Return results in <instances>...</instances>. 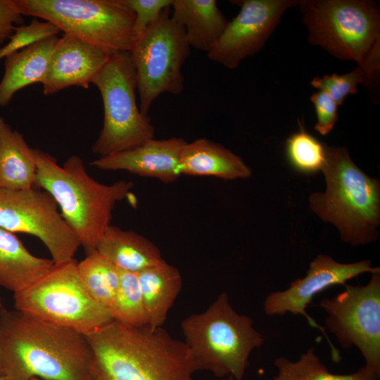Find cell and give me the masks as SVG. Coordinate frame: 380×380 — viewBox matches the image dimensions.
I'll use <instances>...</instances> for the list:
<instances>
[{"instance_id":"obj_1","label":"cell","mask_w":380,"mask_h":380,"mask_svg":"<svg viewBox=\"0 0 380 380\" xmlns=\"http://www.w3.org/2000/svg\"><path fill=\"white\" fill-rule=\"evenodd\" d=\"M0 353L8 380H91L86 336L15 309H0Z\"/></svg>"},{"instance_id":"obj_2","label":"cell","mask_w":380,"mask_h":380,"mask_svg":"<svg viewBox=\"0 0 380 380\" xmlns=\"http://www.w3.org/2000/svg\"><path fill=\"white\" fill-rule=\"evenodd\" d=\"M87 338L91 380H193L199 371L185 343L162 327L113 320Z\"/></svg>"},{"instance_id":"obj_3","label":"cell","mask_w":380,"mask_h":380,"mask_svg":"<svg viewBox=\"0 0 380 380\" xmlns=\"http://www.w3.org/2000/svg\"><path fill=\"white\" fill-rule=\"evenodd\" d=\"M34 151L35 186L53 198L86 255L95 251L110 225L116 203L131 194L133 183L102 184L89 175L83 160L77 155L70 156L61 166L49 154L38 149Z\"/></svg>"},{"instance_id":"obj_4","label":"cell","mask_w":380,"mask_h":380,"mask_svg":"<svg viewBox=\"0 0 380 380\" xmlns=\"http://www.w3.org/2000/svg\"><path fill=\"white\" fill-rule=\"evenodd\" d=\"M322 172L326 189L310 196V210L334 225L342 241L352 246L376 241L380 225L379 179L365 174L342 146H326Z\"/></svg>"},{"instance_id":"obj_5","label":"cell","mask_w":380,"mask_h":380,"mask_svg":"<svg viewBox=\"0 0 380 380\" xmlns=\"http://www.w3.org/2000/svg\"><path fill=\"white\" fill-rule=\"evenodd\" d=\"M182 329L199 370L218 378L243 380L251 351L264 343L252 319L236 312L225 292L205 311L185 318Z\"/></svg>"},{"instance_id":"obj_6","label":"cell","mask_w":380,"mask_h":380,"mask_svg":"<svg viewBox=\"0 0 380 380\" xmlns=\"http://www.w3.org/2000/svg\"><path fill=\"white\" fill-rule=\"evenodd\" d=\"M15 310L84 336L113 321L89 294L73 258L54 264L37 281L13 293Z\"/></svg>"},{"instance_id":"obj_7","label":"cell","mask_w":380,"mask_h":380,"mask_svg":"<svg viewBox=\"0 0 380 380\" xmlns=\"http://www.w3.org/2000/svg\"><path fill=\"white\" fill-rule=\"evenodd\" d=\"M23 15L49 22L64 34L110 52L130 51L135 15L120 0H15Z\"/></svg>"},{"instance_id":"obj_8","label":"cell","mask_w":380,"mask_h":380,"mask_svg":"<svg viewBox=\"0 0 380 380\" xmlns=\"http://www.w3.org/2000/svg\"><path fill=\"white\" fill-rule=\"evenodd\" d=\"M103 106V123L93 153L100 157L126 151L154 138L155 129L136 100V72L129 51L113 52L94 77Z\"/></svg>"},{"instance_id":"obj_9","label":"cell","mask_w":380,"mask_h":380,"mask_svg":"<svg viewBox=\"0 0 380 380\" xmlns=\"http://www.w3.org/2000/svg\"><path fill=\"white\" fill-rule=\"evenodd\" d=\"M309 43L360 65L380 39V9L369 0H298Z\"/></svg>"},{"instance_id":"obj_10","label":"cell","mask_w":380,"mask_h":380,"mask_svg":"<svg viewBox=\"0 0 380 380\" xmlns=\"http://www.w3.org/2000/svg\"><path fill=\"white\" fill-rule=\"evenodd\" d=\"M171 6L134 42L129 54L137 77L139 110L147 115L162 94H181L184 88L182 68L190 55L184 28L172 18Z\"/></svg>"},{"instance_id":"obj_11","label":"cell","mask_w":380,"mask_h":380,"mask_svg":"<svg viewBox=\"0 0 380 380\" xmlns=\"http://www.w3.org/2000/svg\"><path fill=\"white\" fill-rule=\"evenodd\" d=\"M327 314V328L342 347L355 346L365 366L380 376V272L372 273L366 285H346L332 298L321 300Z\"/></svg>"},{"instance_id":"obj_12","label":"cell","mask_w":380,"mask_h":380,"mask_svg":"<svg viewBox=\"0 0 380 380\" xmlns=\"http://www.w3.org/2000/svg\"><path fill=\"white\" fill-rule=\"evenodd\" d=\"M0 227L37 237L54 264L73 259L80 246L53 198L36 186L24 190L0 189Z\"/></svg>"},{"instance_id":"obj_13","label":"cell","mask_w":380,"mask_h":380,"mask_svg":"<svg viewBox=\"0 0 380 380\" xmlns=\"http://www.w3.org/2000/svg\"><path fill=\"white\" fill-rule=\"evenodd\" d=\"M240 7L215 46L210 60L229 69L236 68L246 58L259 52L277 27L284 13L297 6L298 0L231 1Z\"/></svg>"},{"instance_id":"obj_14","label":"cell","mask_w":380,"mask_h":380,"mask_svg":"<svg viewBox=\"0 0 380 380\" xmlns=\"http://www.w3.org/2000/svg\"><path fill=\"white\" fill-rule=\"evenodd\" d=\"M371 261L363 260L353 263H341L324 254L318 255L310 264L306 275L291 284L281 291L270 293L264 302V311L270 316L284 315L286 312L301 315L310 326L318 328L327 336L323 327L306 312L305 309L315 295L324 289L346 281L365 272H380L372 267Z\"/></svg>"},{"instance_id":"obj_15","label":"cell","mask_w":380,"mask_h":380,"mask_svg":"<svg viewBox=\"0 0 380 380\" xmlns=\"http://www.w3.org/2000/svg\"><path fill=\"white\" fill-rule=\"evenodd\" d=\"M112 53L63 34L50 58L42 84L44 94L51 95L72 86L88 89Z\"/></svg>"},{"instance_id":"obj_16","label":"cell","mask_w":380,"mask_h":380,"mask_svg":"<svg viewBox=\"0 0 380 380\" xmlns=\"http://www.w3.org/2000/svg\"><path fill=\"white\" fill-rule=\"evenodd\" d=\"M186 143L178 137L153 138L134 148L100 157L90 165L103 170H125L169 184L182 175L179 158Z\"/></svg>"},{"instance_id":"obj_17","label":"cell","mask_w":380,"mask_h":380,"mask_svg":"<svg viewBox=\"0 0 380 380\" xmlns=\"http://www.w3.org/2000/svg\"><path fill=\"white\" fill-rule=\"evenodd\" d=\"M181 174L213 176L224 180L247 179L251 167L237 155L220 144L205 138L186 143L179 158Z\"/></svg>"},{"instance_id":"obj_18","label":"cell","mask_w":380,"mask_h":380,"mask_svg":"<svg viewBox=\"0 0 380 380\" xmlns=\"http://www.w3.org/2000/svg\"><path fill=\"white\" fill-rule=\"evenodd\" d=\"M58 36H52L18 50L5 58L0 82V107L6 106L20 89L42 84Z\"/></svg>"},{"instance_id":"obj_19","label":"cell","mask_w":380,"mask_h":380,"mask_svg":"<svg viewBox=\"0 0 380 380\" xmlns=\"http://www.w3.org/2000/svg\"><path fill=\"white\" fill-rule=\"evenodd\" d=\"M171 9V16L184 28L190 47L207 53L229 22L215 0H172Z\"/></svg>"},{"instance_id":"obj_20","label":"cell","mask_w":380,"mask_h":380,"mask_svg":"<svg viewBox=\"0 0 380 380\" xmlns=\"http://www.w3.org/2000/svg\"><path fill=\"white\" fill-rule=\"evenodd\" d=\"M96 251L120 270L137 274L165 261L158 248L147 238L111 224Z\"/></svg>"},{"instance_id":"obj_21","label":"cell","mask_w":380,"mask_h":380,"mask_svg":"<svg viewBox=\"0 0 380 380\" xmlns=\"http://www.w3.org/2000/svg\"><path fill=\"white\" fill-rule=\"evenodd\" d=\"M54 265L32 255L14 233L0 227V286L16 293L31 286Z\"/></svg>"},{"instance_id":"obj_22","label":"cell","mask_w":380,"mask_h":380,"mask_svg":"<svg viewBox=\"0 0 380 380\" xmlns=\"http://www.w3.org/2000/svg\"><path fill=\"white\" fill-rule=\"evenodd\" d=\"M36 175L34 149L0 116V189L24 190L35 187Z\"/></svg>"},{"instance_id":"obj_23","label":"cell","mask_w":380,"mask_h":380,"mask_svg":"<svg viewBox=\"0 0 380 380\" xmlns=\"http://www.w3.org/2000/svg\"><path fill=\"white\" fill-rule=\"evenodd\" d=\"M147 322L151 328H161L182 286L179 270L165 260L137 273Z\"/></svg>"},{"instance_id":"obj_24","label":"cell","mask_w":380,"mask_h":380,"mask_svg":"<svg viewBox=\"0 0 380 380\" xmlns=\"http://www.w3.org/2000/svg\"><path fill=\"white\" fill-rule=\"evenodd\" d=\"M77 269L89 294L110 312L120 284V270L96 251L77 262Z\"/></svg>"},{"instance_id":"obj_25","label":"cell","mask_w":380,"mask_h":380,"mask_svg":"<svg viewBox=\"0 0 380 380\" xmlns=\"http://www.w3.org/2000/svg\"><path fill=\"white\" fill-rule=\"evenodd\" d=\"M278 373L268 380H377L379 376L365 365L350 374H336L330 372L310 348L297 361L284 357L275 360Z\"/></svg>"},{"instance_id":"obj_26","label":"cell","mask_w":380,"mask_h":380,"mask_svg":"<svg viewBox=\"0 0 380 380\" xmlns=\"http://www.w3.org/2000/svg\"><path fill=\"white\" fill-rule=\"evenodd\" d=\"M110 313L113 320L128 327L147 325L137 273L120 270V284Z\"/></svg>"},{"instance_id":"obj_27","label":"cell","mask_w":380,"mask_h":380,"mask_svg":"<svg viewBox=\"0 0 380 380\" xmlns=\"http://www.w3.org/2000/svg\"><path fill=\"white\" fill-rule=\"evenodd\" d=\"M326 146L308 133L303 125L286 142L289 163L297 172L311 175L322 171L326 160Z\"/></svg>"},{"instance_id":"obj_28","label":"cell","mask_w":380,"mask_h":380,"mask_svg":"<svg viewBox=\"0 0 380 380\" xmlns=\"http://www.w3.org/2000/svg\"><path fill=\"white\" fill-rule=\"evenodd\" d=\"M366 77L362 68L357 65L351 71L343 74L325 75L315 77L310 84L328 94L340 106L347 96L357 93V85L365 84Z\"/></svg>"},{"instance_id":"obj_29","label":"cell","mask_w":380,"mask_h":380,"mask_svg":"<svg viewBox=\"0 0 380 380\" xmlns=\"http://www.w3.org/2000/svg\"><path fill=\"white\" fill-rule=\"evenodd\" d=\"M60 32L53 24L38 18H34L28 25L17 26L8 42L0 48V59L37 42L56 36Z\"/></svg>"},{"instance_id":"obj_30","label":"cell","mask_w":380,"mask_h":380,"mask_svg":"<svg viewBox=\"0 0 380 380\" xmlns=\"http://www.w3.org/2000/svg\"><path fill=\"white\" fill-rule=\"evenodd\" d=\"M135 15L134 30L136 40L154 23L172 0H120Z\"/></svg>"},{"instance_id":"obj_31","label":"cell","mask_w":380,"mask_h":380,"mask_svg":"<svg viewBox=\"0 0 380 380\" xmlns=\"http://www.w3.org/2000/svg\"><path fill=\"white\" fill-rule=\"evenodd\" d=\"M317 115L315 129L321 135H327L338 120L337 103L326 92L318 91L310 97Z\"/></svg>"},{"instance_id":"obj_32","label":"cell","mask_w":380,"mask_h":380,"mask_svg":"<svg viewBox=\"0 0 380 380\" xmlns=\"http://www.w3.org/2000/svg\"><path fill=\"white\" fill-rule=\"evenodd\" d=\"M24 23L15 0H0V45L9 39L16 25Z\"/></svg>"},{"instance_id":"obj_33","label":"cell","mask_w":380,"mask_h":380,"mask_svg":"<svg viewBox=\"0 0 380 380\" xmlns=\"http://www.w3.org/2000/svg\"><path fill=\"white\" fill-rule=\"evenodd\" d=\"M380 39L373 46L369 52L366 55L362 62L357 65L360 66L366 77L365 85L371 87L374 81H376L380 69Z\"/></svg>"},{"instance_id":"obj_34","label":"cell","mask_w":380,"mask_h":380,"mask_svg":"<svg viewBox=\"0 0 380 380\" xmlns=\"http://www.w3.org/2000/svg\"><path fill=\"white\" fill-rule=\"evenodd\" d=\"M0 376H3V374H2V366H1V353H0Z\"/></svg>"},{"instance_id":"obj_35","label":"cell","mask_w":380,"mask_h":380,"mask_svg":"<svg viewBox=\"0 0 380 380\" xmlns=\"http://www.w3.org/2000/svg\"><path fill=\"white\" fill-rule=\"evenodd\" d=\"M27 380H43V379L37 378V377H32Z\"/></svg>"},{"instance_id":"obj_36","label":"cell","mask_w":380,"mask_h":380,"mask_svg":"<svg viewBox=\"0 0 380 380\" xmlns=\"http://www.w3.org/2000/svg\"><path fill=\"white\" fill-rule=\"evenodd\" d=\"M0 380H8L4 376H0Z\"/></svg>"},{"instance_id":"obj_37","label":"cell","mask_w":380,"mask_h":380,"mask_svg":"<svg viewBox=\"0 0 380 380\" xmlns=\"http://www.w3.org/2000/svg\"><path fill=\"white\" fill-rule=\"evenodd\" d=\"M3 307H4V306H3V304H2V302H1V296H0V309H1V308H3Z\"/></svg>"}]
</instances>
